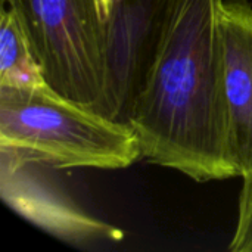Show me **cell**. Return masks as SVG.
Returning a JSON list of instances; mask_svg holds the SVG:
<instances>
[{
  "mask_svg": "<svg viewBox=\"0 0 252 252\" xmlns=\"http://www.w3.org/2000/svg\"><path fill=\"white\" fill-rule=\"evenodd\" d=\"M220 80L227 140L238 177H252V4L224 0L219 12Z\"/></svg>",
  "mask_w": 252,
  "mask_h": 252,
  "instance_id": "obj_5",
  "label": "cell"
},
{
  "mask_svg": "<svg viewBox=\"0 0 252 252\" xmlns=\"http://www.w3.org/2000/svg\"><path fill=\"white\" fill-rule=\"evenodd\" d=\"M224 0H167L154 52L127 114L142 159L196 183L238 177L220 80Z\"/></svg>",
  "mask_w": 252,
  "mask_h": 252,
  "instance_id": "obj_1",
  "label": "cell"
},
{
  "mask_svg": "<svg viewBox=\"0 0 252 252\" xmlns=\"http://www.w3.org/2000/svg\"><path fill=\"white\" fill-rule=\"evenodd\" d=\"M0 1L16 7L50 87L105 114L106 43L97 0Z\"/></svg>",
  "mask_w": 252,
  "mask_h": 252,
  "instance_id": "obj_3",
  "label": "cell"
},
{
  "mask_svg": "<svg viewBox=\"0 0 252 252\" xmlns=\"http://www.w3.org/2000/svg\"><path fill=\"white\" fill-rule=\"evenodd\" d=\"M0 149L55 170H124L142 159L128 123L50 86L0 89Z\"/></svg>",
  "mask_w": 252,
  "mask_h": 252,
  "instance_id": "obj_2",
  "label": "cell"
},
{
  "mask_svg": "<svg viewBox=\"0 0 252 252\" xmlns=\"http://www.w3.org/2000/svg\"><path fill=\"white\" fill-rule=\"evenodd\" d=\"M50 86L25 25L10 1H0V89Z\"/></svg>",
  "mask_w": 252,
  "mask_h": 252,
  "instance_id": "obj_6",
  "label": "cell"
},
{
  "mask_svg": "<svg viewBox=\"0 0 252 252\" xmlns=\"http://www.w3.org/2000/svg\"><path fill=\"white\" fill-rule=\"evenodd\" d=\"M1 196L32 224L72 244L120 242L123 232L87 214L43 171L46 165L0 149Z\"/></svg>",
  "mask_w": 252,
  "mask_h": 252,
  "instance_id": "obj_4",
  "label": "cell"
},
{
  "mask_svg": "<svg viewBox=\"0 0 252 252\" xmlns=\"http://www.w3.org/2000/svg\"><path fill=\"white\" fill-rule=\"evenodd\" d=\"M120 1L121 0H97V7H99V12H100V18H102L103 27L108 22V19L111 18L112 12L115 10V7L118 6Z\"/></svg>",
  "mask_w": 252,
  "mask_h": 252,
  "instance_id": "obj_8",
  "label": "cell"
},
{
  "mask_svg": "<svg viewBox=\"0 0 252 252\" xmlns=\"http://www.w3.org/2000/svg\"><path fill=\"white\" fill-rule=\"evenodd\" d=\"M229 250L233 252H252V177L242 179L236 224Z\"/></svg>",
  "mask_w": 252,
  "mask_h": 252,
  "instance_id": "obj_7",
  "label": "cell"
}]
</instances>
